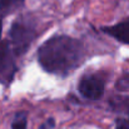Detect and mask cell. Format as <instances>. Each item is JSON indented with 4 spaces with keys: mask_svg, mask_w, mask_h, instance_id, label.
Masks as SVG:
<instances>
[{
    "mask_svg": "<svg viewBox=\"0 0 129 129\" xmlns=\"http://www.w3.org/2000/svg\"><path fill=\"white\" fill-rule=\"evenodd\" d=\"M35 35H37V30L33 24V20H28L25 18L18 19L11 25L9 31L14 53L16 55L24 54L29 49L30 44L33 43Z\"/></svg>",
    "mask_w": 129,
    "mask_h": 129,
    "instance_id": "7a4b0ae2",
    "label": "cell"
},
{
    "mask_svg": "<svg viewBox=\"0 0 129 129\" xmlns=\"http://www.w3.org/2000/svg\"><path fill=\"white\" fill-rule=\"evenodd\" d=\"M83 59V45L79 40L55 35L48 39L38 50V60L45 72L67 75L78 68Z\"/></svg>",
    "mask_w": 129,
    "mask_h": 129,
    "instance_id": "6da1fadb",
    "label": "cell"
},
{
    "mask_svg": "<svg viewBox=\"0 0 129 129\" xmlns=\"http://www.w3.org/2000/svg\"><path fill=\"white\" fill-rule=\"evenodd\" d=\"M117 86L119 88V89H127V88H129V77H125V78H122L119 82H118V84H117Z\"/></svg>",
    "mask_w": 129,
    "mask_h": 129,
    "instance_id": "9c48e42d",
    "label": "cell"
},
{
    "mask_svg": "<svg viewBox=\"0 0 129 129\" xmlns=\"http://www.w3.org/2000/svg\"><path fill=\"white\" fill-rule=\"evenodd\" d=\"M54 124H55V123H54V119H53V118H49L45 123H43V124L40 125L39 129H53L54 128Z\"/></svg>",
    "mask_w": 129,
    "mask_h": 129,
    "instance_id": "8fae6325",
    "label": "cell"
},
{
    "mask_svg": "<svg viewBox=\"0 0 129 129\" xmlns=\"http://www.w3.org/2000/svg\"><path fill=\"white\" fill-rule=\"evenodd\" d=\"M14 55L15 53L9 43H0V83H9L13 80L16 72Z\"/></svg>",
    "mask_w": 129,
    "mask_h": 129,
    "instance_id": "277c9868",
    "label": "cell"
},
{
    "mask_svg": "<svg viewBox=\"0 0 129 129\" xmlns=\"http://www.w3.org/2000/svg\"><path fill=\"white\" fill-rule=\"evenodd\" d=\"M115 129H129V120L124 118H119L115 122Z\"/></svg>",
    "mask_w": 129,
    "mask_h": 129,
    "instance_id": "ba28073f",
    "label": "cell"
},
{
    "mask_svg": "<svg viewBox=\"0 0 129 129\" xmlns=\"http://www.w3.org/2000/svg\"><path fill=\"white\" fill-rule=\"evenodd\" d=\"M24 4V0H0V11L3 14H9Z\"/></svg>",
    "mask_w": 129,
    "mask_h": 129,
    "instance_id": "8992f818",
    "label": "cell"
},
{
    "mask_svg": "<svg viewBox=\"0 0 129 129\" xmlns=\"http://www.w3.org/2000/svg\"><path fill=\"white\" fill-rule=\"evenodd\" d=\"M0 37H1V21H0Z\"/></svg>",
    "mask_w": 129,
    "mask_h": 129,
    "instance_id": "7c38bea8",
    "label": "cell"
},
{
    "mask_svg": "<svg viewBox=\"0 0 129 129\" xmlns=\"http://www.w3.org/2000/svg\"><path fill=\"white\" fill-rule=\"evenodd\" d=\"M105 82L100 75L96 74H89L80 79L78 84L79 93L89 100H98L102 98L104 93Z\"/></svg>",
    "mask_w": 129,
    "mask_h": 129,
    "instance_id": "3957f363",
    "label": "cell"
},
{
    "mask_svg": "<svg viewBox=\"0 0 129 129\" xmlns=\"http://www.w3.org/2000/svg\"><path fill=\"white\" fill-rule=\"evenodd\" d=\"M119 104H120V107H122V108H124L125 113L128 114V117H129V99H127V98L119 99ZM128 120H129V119H128Z\"/></svg>",
    "mask_w": 129,
    "mask_h": 129,
    "instance_id": "30bf717a",
    "label": "cell"
},
{
    "mask_svg": "<svg viewBox=\"0 0 129 129\" xmlns=\"http://www.w3.org/2000/svg\"><path fill=\"white\" fill-rule=\"evenodd\" d=\"M11 129H26V115L25 113H18L13 124Z\"/></svg>",
    "mask_w": 129,
    "mask_h": 129,
    "instance_id": "52a82bcc",
    "label": "cell"
},
{
    "mask_svg": "<svg viewBox=\"0 0 129 129\" xmlns=\"http://www.w3.org/2000/svg\"><path fill=\"white\" fill-rule=\"evenodd\" d=\"M102 30L110 35L112 38L117 39L118 42L129 45V18L125 20H122L120 23L112 25V26H104Z\"/></svg>",
    "mask_w": 129,
    "mask_h": 129,
    "instance_id": "5b68a950",
    "label": "cell"
}]
</instances>
